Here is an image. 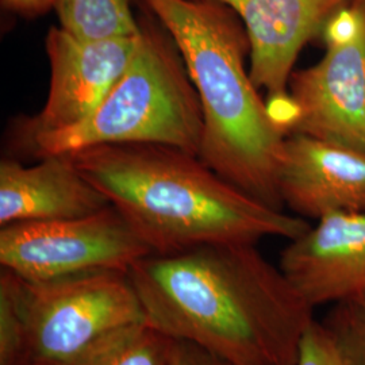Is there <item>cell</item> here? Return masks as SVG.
<instances>
[{
    "instance_id": "cell-1",
    "label": "cell",
    "mask_w": 365,
    "mask_h": 365,
    "mask_svg": "<svg viewBox=\"0 0 365 365\" xmlns=\"http://www.w3.org/2000/svg\"><path fill=\"white\" fill-rule=\"evenodd\" d=\"M145 322L229 365H295L314 309L252 244H212L137 261Z\"/></svg>"
},
{
    "instance_id": "cell-2",
    "label": "cell",
    "mask_w": 365,
    "mask_h": 365,
    "mask_svg": "<svg viewBox=\"0 0 365 365\" xmlns=\"http://www.w3.org/2000/svg\"><path fill=\"white\" fill-rule=\"evenodd\" d=\"M83 176L130 223L152 255L212 244L294 240L307 220L259 202L200 157L157 144H108L68 153Z\"/></svg>"
},
{
    "instance_id": "cell-3",
    "label": "cell",
    "mask_w": 365,
    "mask_h": 365,
    "mask_svg": "<svg viewBox=\"0 0 365 365\" xmlns=\"http://www.w3.org/2000/svg\"><path fill=\"white\" fill-rule=\"evenodd\" d=\"M176 42L202 111L199 157L225 180L283 210L279 173L287 134L250 78L248 34L218 0H137Z\"/></svg>"
},
{
    "instance_id": "cell-4",
    "label": "cell",
    "mask_w": 365,
    "mask_h": 365,
    "mask_svg": "<svg viewBox=\"0 0 365 365\" xmlns=\"http://www.w3.org/2000/svg\"><path fill=\"white\" fill-rule=\"evenodd\" d=\"M130 61L88 117L66 130L38 137L26 155H68L108 144H157L199 156L203 111L180 51L143 9Z\"/></svg>"
},
{
    "instance_id": "cell-5",
    "label": "cell",
    "mask_w": 365,
    "mask_h": 365,
    "mask_svg": "<svg viewBox=\"0 0 365 365\" xmlns=\"http://www.w3.org/2000/svg\"><path fill=\"white\" fill-rule=\"evenodd\" d=\"M25 365H68L123 327L145 322L129 274L102 271L51 282L21 279Z\"/></svg>"
},
{
    "instance_id": "cell-6",
    "label": "cell",
    "mask_w": 365,
    "mask_h": 365,
    "mask_svg": "<svg viewBox=\"0 0 365 365\" xmlns=\"http://www.w3.org/2000/svg\"><path fill=\"white\" fill-rule=\"evenodd\" d=\"M324 57L294 71L284 129L365 152V0H351L322 33Z\"/></svg>"
},
{
    "instance_id": "cell-7",
    "label": "cell",
    "mask_w": 365,
    "mask_h": 365,
    "mask_svg": "<svg viewBox=\"0 0 365 365\" xmlns=\"http://www.w3.org/2000/svg\"><path fill=\"white\" fill-rule=\"evenodd\" d=\"M152 250L114 206L57 221L19 222L0 229V264L41 283L102 271L128 274Z\"/></svg>"
},
{
    "instance_id": "cell-8",
    "label": "cell",
    "mask_w": 365,
    "mask_h": 365,
    "mask_svg": "<svg viewBox=\"0 0 365 365\" xmlns=\"http://www.w3.org/2000/svg\"><path fill=\"white\" fill-rule=\"evenodd\" d=\"M137 36L80 38L53 26L45 38L51 66L46 101L37 114L18 119L10 134L14 150L25 153L38 137L84 120L115 84L130 61Z\"/></svg>"
},
{
    "instance_id": "cell-9",
    "label": "cell",
    "mask_w": 365,
    "mask_h": 365,
    "mask_svg": "<svg viewBox=\"0 0 365 365\" xmlns=\"http://www.w3.org/2000/svg\"><path fill=\"white\" fill-rule=\"evenodd\" d=\"M218 1L235 10L247 29L250 78L259 90L267 92L269 113L286 133L288 83L300 52L322 37L329 21L351 0Z\"/></svg>"
},
{
    "instance_id": "cell-10",
    "label": "cell",
    "mask_w": 365,
    "mask_h": 365,
    "mask_svg": "<svg viewBox=\"0 0 365 365\" xmlns=\"http://www.w3.org/2000/svg\"><path fill=\"white\" fill-rule=\"evenodd\" d=\"M279 268L313 309L365 298V214L322 217L289 240Z\"/></svg>"
},
{
    "instance_id": "cell-11",
    "label": "cell",
    "mask_w": 365,
    "mask_h": 365,
    "mask_svg": "<svg viewBox=\"0 0 365 365\" xmlns=\"http://www.w3.org/2000/svg\"><path fill=\"white\" fill-rule=\"evenodd\" d=\"M284 206L304 220L365 214V152L291 134L279 173Z\"/></svg>"
},
{
    "instance_id": "cell-12",
    "label": "cell",
    "mask_w": 365,
    "mask_h": 365,
    "mask_svg": "<svg viewBox=\"0 0 365 365\" xmlns=\"http://www.w3.org/2000/svg\"><path fill=\"white\" fill-rule=\"evenodd\" d=\"M110 202L76 168L68 155H49L25 167L4 157L0 163V226L91 215Z\"/></svg>"
},
{
    "instance_id": "cell-13",
    "label": "cell",
    "mask_w": 365,
    "mask_h": 365,
    "mask_svg": "<svg viewBox=\"0 0 365 365\" xmlns=\"http://www.w3.org/2000/svg\"><path fill=\"white\" fill-rule=\"evenodd\" d=\"M58 26L87 39L133 37L140 31L130 0H56Z\"/></svg>"
},
{
    "instance_id": "cell-14",
    "label": "cell",
    "mask_w": 365,
    "mask_h": 365,
    "mask_svg": "<svg viewBox=\"0 0 365 365\" xmlns=\"http://www.w3.org/2000/svg\"><path fill=\"white\" fill-rule=\"evenodd\" d=\"M172 339L146 322L123 327L68 365H170Z\"/></svg>"
},
{
    "instance_id": "cell-15",
    "label": "cell",
    "mask_w": 365,
    "mask_h": 365,
    "mask_svg": "<svg viewBox=\"0 0 365 365\" xmlns=\"http://www.w3.org/2000/svg\"><path fill=\"white\" fill-rule=\"evenodd\" d=\"M26 329L21 303V280L13 272H0V365H25Z\"/></svg>"
},
{
    "instance_id": "cell-16",
    "label": "cell",
    "mask_w": 365,
    "mask_h": 365,
    "mask_svg": "<svg viewBox=\"0 0 365 365\" xmlns=\"http://www.w3.org/2000/svg\"><path fill=\"white\" fill-rule=\"evenodd\" d=\"M345 365H365V298L333 306L322 321Z\"/></svg>"
},
{
    "instance_id": "cell-17",
    "label": "cell",
    "mask_w": 365,
    "mask_h": 365,
    "mask_svg": "<svg viewBox=\"0 0 365 365\" xmlns=\"http://www.w3.org/2000/svg\"><path fill=\"white\" fill-rule=\"evenodd\" d=\"M295 365H345L336 339L322 321L313 319L306 329Z\"/></svg>"
},
{
    "instance_id": "cell-18",
    "label": "cell",
    "mask_w": 365,
    "mask_h": 365,
    "mask_svg": "<svg viewBox=\"0 0 365 365\" xmlns=\"http://www.w3.org/2000/svg\"><path fill=\"white\" fill-rule=\"evenodd\" d=\"M170 365H229L192 342L172 339Z\"/></svg>"
},
{
    "instance_id": "cell-19",
    "label": "cell",
    "mask_w": 365,
    "mask_h": 365,
    "mask_svg": "<svg viewBox=\"0 0 365 365\" xmlns=\"http://www.w3.org/2000/svg\"><path fill=\"white\" fill-rule=\"evenodd\" d=\"M1 6L25 18H34L54 10L56 0H0Z\"/></svg>"
}]
</instances>
